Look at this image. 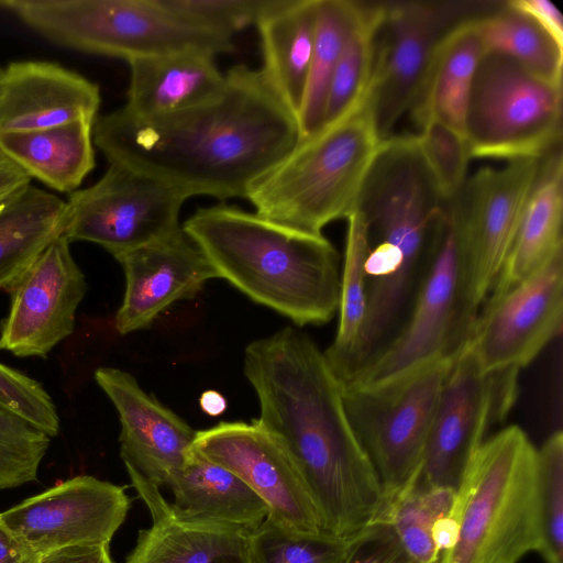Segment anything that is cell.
<instances>
[{
	"label": "cell",
	"mask_w": 563,
	"mask_h": 563,
	"mask_svg": "<svg viewBox=\"0 0 563 563\" xmlns=\"http://www.w3.org/2000/svg\"><path fill=\"white\" fill-rule=\"evenodd\" d=\"M125 468L152 523L139 531L124 563H249L251 532L179 518L159 487L135 468Z\"/></svg>",
	"instance_id": "44dd1931"
},
{
	"label": "cell",
	"mask_w": 563,
	"mask_h": 563,
	"mask_svg": "<svg viewBox=\"0 0 563 563\" xmlns=\"http://www.w3.org/2000/svg\"><path fill=\"white\" fill-rule=\"evenodd\" d=\"M382 143L367 92L344 117L300 140L254 184L246 199L264 219L322 234L325 225L355 209Z\"/></svg>",
	"instance_id": "277c9868"
},
{
	"label": "cell",
	"mask_w": 563,
	"mask_h": 563,
	"mask_svg": "<svg viewBox=\"0 0 563 563\" xmlns=\"http://www.w3.org/2000/svg\"><path fill=\"white\" fill-rule=\"evenodd\" d=\"M199 405L206 415L210 417H218L225 411L227 399L221 393L213 389H208L201 394L199 398Z\"/></svg>",
	"instance_id": "f6af8a7d"
},
{
	"label": "cell",
	"mask_w": 563,
	"mask_h": 563,
	"mask_svg": "<svg viewBox=\"0 0 563 563\" xmlns=\"http://www.w3.org/2000/svg\"><path fill=\"white\" fill-rule=\"evenodd\" d=\"M158 3L189 24L233 37L255 25L273 0H158Z\"/></svg>",
	"instance_id": "74e56055"
},
{
	"label": "cell",
	"mask_w": 563,
	"mask_h": 563,
	"mask_svg": "<svg viewBox=\"0 0 563 563\" xmlns=\"http://www.w3.org/2000/svg\"><path fill=\"white\" fill-rule=\"evenodd\" d=\"M475 26L485 53L508 56L541 78L562 85L563 49L529 14L503 0Z\"/></svg>",
	"instance_id": "f1b7e54d"
},
{
	"label": "cell",
	"mask_w": 563,
	"mask_h": 563,
	"mask_svg": "<svg viewBox=\"0 0 563 563\" xmlns=\"http://www.w3.org/2000/svg\"><path fill=\"white\" fill-rule=\"evenodd\" d=\"M357 9L358 1L318 0L312 57L298 113L300 140L321 128L331 79Z\"/></svg>",
	"instance_id": "f546056e"
},
{
	"label": "cell",
	"mask_w": 563,
	"mask_h": 563,
	"mask_svg": "<svg viewBox=\"0 0 563 563\" xmlns=\"http://www.w3.org/2000/svg\"><path fill=\"white\" fill-rule=\"evenodd\" d=\"M95 379L118 411L124 465L164 487L166 479L186 463L197 431L146 394L130 373L103 366L96 369Z\"/></svg>",
	"instance_id": "d6986e66"
},
{
	"label": "cell",
	"mask_w": 563,
	"mask_h": 563,
	"mask_svg": "<svg viewBox=\"0 0 563 563\" xmlns=\"http://www.w3.org/2000/svg\"><path fill=\"white\" fill-rule=\"evenodd\" d=\"M497 0L385 1L376 36L368 88L374 123L382 141L421 96L437 53L459 25L494 9Z\"/></svg>",
	"instance_id": "30bf717a"
},
{
	"label": "cell",
	"mask_w": 563,
	"mask_h": 563,
	"mask_svg": "<svg viewBox=\"0 0 563 563\" xmlns=\"http://www.w3.org/2000/svg\"><path fill=\"white\" fill-rule=\"evenodd\" d=\"M187 199L156 179L109 164L97 183L69 194L64 234L70 242L98 244L115 257L179 230Z\"/></svg>",
	"instance_id": "4fadbf2b"
},
{
	"label": "cell",
	"mask_w": 563,
	"mask_h": 563,
	"mask_svg": "<svg viewBox=\"0 0 563 563\" xmlns=\"http://www.w3.org/2000/svg\"><path fill=\"white\" fill-rule=\"evenodd\" d=\"M415 134L443 200L456 198L467 179L471 159L465 136L440 120L428 117L417 124Z\"/></svg>",
	"instance_id": "d590c367"
},
{
	"label": "cell",
	"mask_w": 563,
	"mask_h": 563,
	"mask_svg": "<svg viewBox=\"0 0 563 563\" xmlns=\"http://www.w3.org/2000/svg\"><path fill=\"white\" fill-rule=\"evenodd\" d=\"M37 558L0 518V563H35Z\"/></svg>",
	"instance_id": "ee69618b"
},
{
	"label": "cell",
	"mask_w": 563,
	"mask_h": 563,
	"mask_svg": "<svg viewBox=\"0 0 563 563\" xmlns=\"http://www.w3.org/2000/svg\"><path fill=\"white\" fill-rule=\"evenodd\" d=\"M125 486L78 475L0 512L37 556L81 545H109L131 499Z\"/></svg>",
	"instance_id": "9a60e30c"
},
{
	"label": "cell",
	"mask_w": 563,
	"mask_h": 563,
	"mask_svg": "<svg viewBox=\"0 0 563 563\" xmlns=\"http://www.w3.org/2000/svg\"><path fill=\"white\" fill-rule=\"evenodd\" d=\"M99 86L57 63L12 62L0 81V134L96 121Z\"/></svg>",
	"instance_id": "ffe728a7"
},
{
	"label": "cell",
	"mask_w": 563,
	"mask_h": 563,
	"mask_svg": "<svg viewBox=\"0 0 563 563\" xmlns=\"http://www.w3.org/2000/svg\"><path fill=\"white\" fill-rule=\"evenodd\" d=\"M461 258L446 206L433 254L404 325L393 341L343 385L374 388L394 383L463 347L459 332Z\"/></svg>",
	"instance_id": "7c38bea8"
},
{
	"label": "cell",
	"mask_w": 563,
	"mask_h": 563,
	"mask_svg": "<svg viewBox=\"0 0 563 563\" xmlns=\"http://www.w3.org/2000/svg\"><path fill=\"white\" fill-rule=\"evenodd\" d=\"M35 563H114L109 545H81L59 549L37 558Z\"/></svg>",
	"instance_id": "b9f144b4"
},
{
	"label": "cell",
	"mask_w": 563,
	"mask_h": 563,
	"mask_svg": "<svg viewBox=\"0 0 563 563\" xmlns=\"http://www.w3.org/2000/svg\"><path fill=\"white\" fill-rule=\"evenodd\" d=\"M243 369L260 402L254 422L290 460L323 532L351 541L379 520L380 483L347 417L342 384L313 340L284 328L246 346Z\"/></svg>",
	"instance_id": "7a4b0ae2"
},
{
	"label": "cell",
	"mask_w": 563,
	"mask_h": 563,
	"mask_svg": "<svg viewBox=\"0 0 563 563\" xmlns=\"http://www.w3.org/2000/svg\"><path fill=\"white\" fill-rule=\"evenodd\" d=\"M0 407L20 416L51 438L58 434L56 406L37 380L0 363Z\"/></svg>",
	"instance_id": "f35d334b"
},
{
	"label": "cell",
	"mask_w": 563,
	"mask_h": 563,
	"mask_svg": "<svg viewBox=\"0 0 563 563\" xmlns=\"http://www.w3.org/2000/svg\"><path fill=\"white\" fill-rule=\"evenodd\" d=\"M456 531L441 563H519L541 544L538 453L510 426L487 438L455 492Z\"/></svg>",
	"instance_id": "5b68a950"
},
{
	"label": "cell",
	"mask_w": 563,
	"mask_h": 563,
	"mask_svg": "<svg viewBox=\"0 0 563 563\" xmlns=\"http://www.w3.org/2000/svg\"><path fill=\"white\" fill-rule=\"evenodd\" d=\"M164 487L173 493L172 509L185 520L252 532L268 516L266 504L241 478L194 446Z\"/></svg>",
	"instance_id": "603a6c76"
},
{
	"label": "cell",
	"mask_w": 563,
	"mask_h": 563,
	"mask_svg": "<svg viewBox=\"0 0 563 563\" xmlns=\"http://www.w3.org/2000/svg\"><path fill=\"white\" fill-rule=\"evenodd\" d=\"M344 563H418L405 550L391 525L377 520L350 542Z\"/></svg>",
	"instance_id": "ab89813d"
},
{
	"label": "cell",
	"mask_w": 563,
	"mask_h": 563,
	"mask_svg": "<svg viewBox=\"0 0 563 563\" xmlns=\"http://www.w3.org/2000/svg\"><path fill=\"white\" fill-rule=\"evenodd\" d=\"M194 448L241 478L268 518L303 533H324L318 511L278 443L255 422H220L197 431Z\"/></svg>",
	"instance_id": "e0dca14e"
},
{
	"label": "cell",
	"mask_w": 563,
	"mask_h": 563,
	"mask_svg": "<svg viewBox=\"0 0 563 563\" xmlns=\"http://www.w3.org/2000/svg\"><path fill=\"white\" fill-rule=\"evenodd\" d=\"M541 158L482 168L467 177L456 198L448 203L460 247L459 332L463 343L514 244Z\"/></svg>",
	"instance_id": "ba28073f"
},
{
	"label": "cell",
	"mask_w": 563,
	"mask_h": 563,
	"mask_svg": "<svg viewBox=\"0 0 563 563\" xmlns=\"http://www.w3.org/2000/svg\"><path fill=\"white\" fill-rule=\"evenodd\" d=\"M455 492L410 484L387 506L380 520L388 521L409 555L418 563H441L434 540L435 523L448 515Z\"/></svg>",
	"instance_id": "d6a6232c"
},
{
	"label": "cell",
	"mask_w": 563,
	"mask_h": 563,
	"mask_svg": "<svg viewBox=\"0 0 563 563\" xmlns=\"http://www.w3.org/2000/svg\"><path fill=\"white\" fill-rule=\"evenodd\" d=\"M51 439L29 421L0 407V490L37 479Z\"/></svg>",
	"instance_id": "8d00e7d4"
},
{
	"label": "cell",
	"mask_w": 563,
	"mask_h": 563,
	"mask_svg": "<svg viewBox=\"0 0 563 563\" xmlns=\"http://www.w3.org/2000/svg\"><path fill=\"white\" fill-rule=\"evenodd\" d=\"M519 369L484 372L463 346L441 391L421 466L411 484L456 492L489 428L508 415Z\"/></svg>",
	"instance_id": "8fae6325"
},
{
	"label": "cell",
	"mask_w": 563,
	"mask_h": 563,
	"mask_svg": "<svg viewBox=\"0 0 563 563\" xmlns=\"http://www.w3.org/2000/svg\"><path fill=\"white\" fill-rule=\"evenodd\" d=\"M515 8L534 19L563 49V16L549 0H509Z\"/></svg>",
	"instance_id": "60d3db41"
},
{
	"label": "cell",
	"mask_w": 563,
	"mask_h": 563,
	"mask_svg": "<svg viewBox=\"0 0 563 563\" xmlns=\"http://www.w3.org/2000/svg\"><path fill=\"white\" fill-rule=\"evenodd\" d=\"M384 12L385 1H358L356 19L331 79L321 128L344 117L366 97L374 68L377 31Z\"/></svg>",
	"instance_id": "1f68e13d"
},
{
	"label": "cell",
	"mask_w": 563,
	"mask_h": 563,
	"mask_svg": "<svg viewBox=\"0 0 563 563\" xmlns=\"http://www.w3.org/2000/svg\"><path fill=\"white\" fill-rule=\"evenodd\" d=\"M456 355L384 386L342 385L347 417L377 474L385 510L419 472L441 391Z\"/></svg>",
	"instance_id": "9c48e42d"
},
{
	"label": "cell",
	"mask_w": 563,
	"mask_h": 563,
	"mask_svg": "<svg viewBox=\"0 0 563 563\" xmlns=\"http://www.w3.org/2000/svg\"><path fill=\"white\" fill-rule=\"evenodd\" d=\"M93 144L109 164L156 179L187 198H246L299 142L296 113L262 69L235 65L208 100L139 119L119 108L98 115Z\"/></svg>",
	"instance_id": "6da1fadb"
},
{
	"label": "cell",
	"mask_w": 563,
	"mask_h": 563,
	"mask_svg": "<svg viewBox=\"0 0 563 563\" xmlns=\"http://www.w3.org/2000/svg\"><path fill=\"white\" fill-rule=\"evenodd\" d=\"M317 4L318 0H273L255 24L261 69L297 118L312 57Z\"/></svg>",
	"instance_id": "d4e9b609"
},
{
	"label": "cell",
	"mask_w": 563,
	"mask_h": 563,
	"mask_svg": "<svg viewBox=\"0 0 563 563\" xmlns=\"http://www.w3.org/2000/svg\"><path fill=\"white\" fill-rule=\"evenodd\" d=\"M350 542L294 531L266 517L250 533L249 563H344Z\"/></svg>",
	"instance_id": "836d02e7"
},
{
	"label": "cell",
	"mask_w": 563,
	"mask_h": 563,
	"mask_svg": "<svg viewBox=\"0 0 563 563\" xmlns=\"http://www.w3.org/2000/svg\"><path fill=\"white\" fill-rule=\"evenodd\" d=\"M219 274L249 298L299 327L339 309L340 257L323 234L300 232L224 202L181 224Z\"/></svg>",
	"instance_id": "3957f363"
},
{
	"label": "cell",
	"mask_w": 563,
	"mask_h": 563,
	"mask_svg": "<svg viewBox=\"0 0 563 563\" xmlns=\"http://www.w3.org/2000/svg\"><path fill=\"white\" fill-rule=\"evenodd\" d=\"M476 19L459 25L441 44L424 89L409 112L416 125L432 117L464 135L473 78L485 54Z\"/></svg>",
	"instance_id": "4316f807"
},
{
	"label": "cell",
	"mask_w": 563,
	"mask_h": 563,
	"mask_svg": "<svg viewBox=\"0 0 563 563\" xmlns=\"http://www.w3.org/2000/svg\"><path fill=\"white\" fill-rule=\"evenodd\" d=\"M216 56L180 52L128 62V114L151 119L195 107L214 96L224 82Z\"/></svg>",
	"instance_id": "7402d4cb"
},
{
	"label": "cell",
	"mask_w": 563,
	"mask_h": 563,
	"mask_svg": "<svg viewBox=\"0 0 563 563\" xmlns=\"http://www.w3.org/2000/svg\"><path fill=\"white\" fill-rule=\"evenodd\" d=\"M563 249L527 278L489 296L463 345L484 372L521 369L560 334Z\"/></svg>",
	"instance_id": "5bb4252c"
},
{
	"label": "cell",
	"mask_w": 563,
	"mask_h": 563,
	"mask_svg": "<svg viewBox=\"0 0 563 563\" xmlns=\"http://www.w3.org/2000/svg\"><path fill=\"white\" fill-rule=\"evenodd\" d=\"M66 201L30 186L0 212V289L9 291L66 225Z\"/></svg>",
	"instance_id": "83f0119b"
},
{
	"label": "cell",
	"mask_w": 563,
	"mask_h": 563,
	"mask_svg": "<svg viewBox=\"0 0 563 563\" xmlns=\"http://www.w3.org/2000/svg\"><path fill=\"white\" fill-rule=\"evenodd\" d=\"M88 289L86 276L57 236L8 292L11 303L0 329V351L45 357L74 332L75 314Z\"/></svg>",
	"instance_id": "2e32d148"
},
{
	"label": "cell",
	"mask_w": 563,
	"mask_h": 563,
	"mask_svg": "<svg viewBox=\"0 0 563 563\" xmlns=\"http://www.w3.org/2000/svg\"><path fill=\"white\" fill-rule=\"evenodd\" d=\"M1 77H2V68H0V81H1Z\"/></svg>",
	"instance_id": "bcb514c9"
},
{
	"label": "cell",
	"mask_w": 563,
	"mask_h": 563,
	"mask_svg": "<svg viewBox=\"0 0 563 563\" xmlns=\"http://www.w3.org/2000/svg\"><path fill=\"white\" fill-rule=\"evenodd\" d=\"M0 8L56 44L126 60L234 49L233 37L185 22L158 0H0Z\"/></svg>",
	"instance_id": "8992f818"
},
{
	"label": "cell",
	"mask_w": 563,
	"mask_h": 563,
	"mask_svg": "<svg viewBox=\"0 0 563 563\" xmlns=\"http://www.w3.org/2000/svg\"><path fill=\"white\" fill-rule=\"evenodd\" d=\"M32 178L9 158L0 159V212L31 186Z\"/></svg>",
	"instance_id": "7bdbcfd3"
},
{
	"label": "cell",
	"mask_w": 563,
	"mask_h": 563,
	"mask_svg": "<svg viewBox=\"0 0 563 563\" xmlns=\"http://www.w3.org/2000/svg\"><path fill=\"white\" fill-rule=\"evenodd\" d=\"M125 275V291L114 325L120 334L147 328L178 300L191 299L219 274L184 232H176L114 257Z\"/></svg>",
	"instance_id": "ac0fdd59"
},
{
	"label": "cell",
	"mask_w": 563,
	"mask_h": 563,
	"mask_svg": "<svg viewBox=\"0 0 563 563\" xmlns=\"http://www.w3.org/2000/svg\"><path fill=\"white\" fill-rule=\"evenodd\" d=\"M4 155L0 152V159L3 157Z\"/></svg>",
	"instance_id": "7dc6e473"
},
{
	"label": "cell",
	"mask_w": 563,
	"mask_h": 563,
	"mask_svg": "<svg viewBox=\"0 0 563 563\" xmlns=\"http://www.w3.org/2000/svg\"><path fill=\"white\" fill-rule=\"evenodd\" d=\"M538 510L545 563H563V434L553 432L537 449Z\"/></svg>",
	"instance_id": "e575fe53"
},
{
	"label": "cell",
	"mask_w": 563,
	"mask_h": 563,
	"mask_svg": "<svg viewBox=\"0 0 563 563\" xmlns=\"http://www.w3.org/2000/svg\"><path fill=\"white\" fill-rule=\"evenodd\" d=\"M562 214L563 158L559 146L541 158L514 244L489 296L517 285L563 249Z\"/></svg>",
	"instance_id": "cb8c5ba5"
},
{
	"label": "cell",
	"mask_w": 563,
	"mask_h": 563,
	"mask_svg": "<svg viewBox=\"0 0 563 563\" xmlns=\"http://www.w3.org/2000/svg\"><path fill=\"white\" fill-rule=\"evenodd\" d=\"M95 121L0 134V152L52 189L73 192L95 168Z\"/></svg>",
	"instance_id": "484cf974"
},
{
	"label": "cell",
	"mask_w": 563,
	"mask_h": 563,
	"mask_svg": "<svg viewBox=\"0 0 563 563\" xmlns=\"http://www.w3.org/2000/svg\"><path fill=\"white\" fill-rule=\"evenodd\" d=\"M344 264L341 272L339 325L332 344L323 352L336 378L342 383L354 352L366 313L367 277L365 260L369 251L367 227L354 209L346 218Z\"/></svg>",
	"instance_id": "4dcf8cb0"
},
{
	"label": "cell",
	"mask_w": 563,
	"mask_h": 563,
	"mask_svg": "<svg viewBox=\"0 0 563 563\" xmlns=\"http://www.w3.org/2000/svg\"><path fill=\"white\" fill-rule=\"evenodd\" d=\"M471 158H541L562 143V85L498 53L481 58L467 101Z\"/></svg>",
	"instance_id": "52a82bcc"
}]
</instances>
